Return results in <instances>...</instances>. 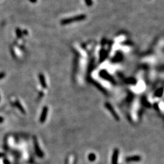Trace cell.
I'll return each mask as SVG.
<instances>
[{
  "mask_svg": "<svg viewBox=\"0 0 164 164\" xmlns=\"http://www.w3.org/2000/svg\"><path fill=\"white\" fill-rule=\"evenodd\" d=\"M86 18V15L84 14H80L79 15L75 16V17H71V18H66V19H63L61 21V24L63 25L65 24H69L72 22H76V21H80L82 20H84Z\"/></svg>",
  "mask_w": 164,
  "mask_h": 164,
  "instance_id": "obj_1",
  "label": "cell"
},
{
  "mask_svg": "<svg viewBox=\"0 0 164 164\" xmlns=\"http://www.w3.org/2000/svg\"><path fill=\"white\" fill-rule=\"evenodd\" d=\"M15 105H17V106L18 108V109H20V111H21L22 113H25V111H24V108L22 107V106L21 105V104L20 103V102L18 100H17L15 102Z\"/></svg>",
  "mask_w": 164,
  "mask_h": 164,
  "instance_id": "obj_2",
  "label": "cell"
},
{
  "mask_svg": "<svg viewBox=\"0 0 164 164\" xmlns=\"http://www.w3.org/2000/svg\"><path fill=\"white\" fill-rule=\"evenodd\" d=\"M3 121V118L2 117H0V123H1Z\"/></svg>",
  "mask_w": 164,
  "mask_h": 164,
  "instance_id": "obj_7",
  "label": "cell"
},
{
  "mask_svg": "<svg viewBox=\"0 0 164 164\" xmlns=\"http://www.w3.org/2000/svg\"><path fill=\"white\" fill-rule=\"evenodd\" d=\"M0 99H1V97H0Z\"/></svg>",
  "mask_w": 164,
  "mask_h": 164,
  "instance_id": "obj_8",
  "label": "cell"
},
{
  "mask_svg": "<svg viewBox=\"0 0 164 164\" xmlns=\"http://www.w3.org/2000/svg\"><path fill=\"white\" fill-rule=\"evenodd\" d=\"M16 34H17V35L18 38H21V36H22V33L20 29H17L16 30Z\"/></svg>",
  "mask_w": 164,
  "mask_h": 164,
  "instance_id": "obj_3",
  "label": "cell"
},
{
  "mask_svg": "<svg viewBox=\"0 0 164 164\" xmlns=\"http://www.w3.org/2000/svg\"><path fill=\"white\" fill-rule=\"evenodd\" d=\"M5 75H6V74L4 72H1L0 73V80L2 79H3L4 77H5Z\"/></svg>",
  "mask_w": 164,
  "mask_h": 164,
  "instance_id": "obj_5",
  "label": "cell"
},
{
  "mask_svg": "<svg viewBox=\"0 0 164 164\" xmlns=\"http://www.w3.org/2000/svg\"><path fill=\"white\" fill-rule=\"evenodd\" d=\"M29 1L31 2V3H36V1H37V0H29Z\"/></svg>",
  "mask_w": 164,
  "mask_h": 164,
  "instance_id": "obj_6",
  "label": "cell"
},
{
  "mask_svg": "<svg viewBox=\"0 0 164 164\" xmlns=\"http://www.w3.org/2000/svg\"><path fill=\"white\" fill-rule=\"evenodd\" d=\"M84 1L88 6H91L93 4V0H84Z\"/></svg>",
  "mask_w": 164,
  "mask_h": 164,
  "instance_id": "obj_4",
  "label": "cell"
}]
</instances>
